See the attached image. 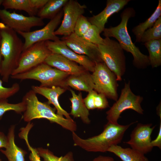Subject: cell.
<instances>
[{"label":"cell","instance_id":"obj_1","mask_svg":"<svg viewBox=\"0 0 161 161\" xmlns=\"http://www.w3.org/2000/svg\"><path fill=\"white\" fill-rule=\"evenodd\" d=\"M23 45L16 31L0 22V51L2 58L0 75L3 81H8L17 67Z\"/></svg>","mask_w":161,"mask_h":161},{"label":"cell","instance_id":"obj_2","mask_svg":"<svg viewBox=\"0 0 161 161\" xmlns=\"http://www.w3.org/2000/svg\"><path fill=\"white\" fill-rule=\"evenodd\" d=\"M136 122L123 125L108 122L102 133L86 139L80 138L75 132H72L74 145L88 152H106L112 146L120 143L126 130Z\"/></svg>","mask_w":161,"mask_h":161},{"label":"cell","instance_id":"obj_3","mask_svg":"<svg viewBox=\"0 0 161 161\" xmlns=\"http://www.w3.org/2000/svg\"><path fill=\"white\" fill-rule=\"evenodd\" d=\"M36 94L31 89L27 92L23 97L22 100L26 106L22 116L25 121L30 122L34 119H45L51 123L59 125L72 132L76 131L77 124L72 119L65 118L56 113L55 108L51 107L48 102L39 101Z\"/></svg>","mask_w":161,"mask_h":161},{"label":"cell","instance_id":"obj_4","mask_svg":"<svg viewBox=\"0 0 161 161\" xmlns=\"http://www.w3.org/2000/svg\"><path fill=\"white\" fill-rule=\"evenodd\" d=\"M135 15V12L133 8H126L121 14L120 23L115 27L105 28L103 35L105 37L115 38L123 50L132 54L134 66L138 69H143L150 65L148 56L142 53L132 42L127 29V24L129 19L134 17Z\"/></svg>","mask_w":161,"mask_h":161},{"label":"cell","instance_id":"obj_5","mask_svg":"<svg viewBox=\"0 0 161 161\" xmlns=\"http://www.w3.org/2000/svg\"><path fill=\"white\" fill-rule=\"evenodd\" d=\"M69 75L65 72L43 63L28 71L10 77L14 79L37 80L41 83L40 86L42 87L55 86L65 88L64 83Z\"/></svg>","mask_w":161,"mask_h":161},{"label":"cell","instance_id":"obj_6","mask_svg":"<svg viewBox=\"0 0 161 161\" xmlns=\"http://www.w3.org/2000/svg\"><path fill=\"white\" fill-rule=\"evenodd\" d=\"M97 46L102 61L115 75L117 80H121L126 70V57L119 43L105 37L103 44Z\"/></svg>","mask_w":161,"mask_h":161},{"label":"cell","instance_id":"obj_7","mask_svg":"<svg viewBox=\"0 0 161 161\" xmlns=\"http://www.w3.org/2000/svg\"><path fill=\"white\" fill-rule=\"evenodd\" d=\"M143 100L142 97L136 95L132 92L129 81L125 83L119 98L106 112L108 122L118 123L121 114L127 109H132L140 114H143L144 110L141 105Z\"/></svg>","mask_w":161,"mask_h":161},{"label":"cell","instance_id":"obj_8","mask_svg":"<svg viewBox=\"0 0 161 161\" xmlns=\"http://www.w3.org/2000/svg\"><path fill=\"white\" fill-rule=\"evenodd\" d=\"M92 74L94 84V90L104 95L107 98L115 101L118 98V84L115 75L103 62L95 63Z\"/></svg>","mask_w":161,"mask_h":161},{"label":"cell","instance_id":"obj_9","mask_svg":"<svg viewBox=\"0 0 161 161\" xmlns=\"http://www.w3.org/2000/svg\"><path fill=\"white\" fill-rule=\"evenodd\" d=\"M51 53L45 41L33 44L22 52L18 66L11 76L28 71L44 63L45 59Z\"/></svg>","mask_w":161,"mask_h":161},{"label":"cell","instance_id":"obj_10","mask_svg":"<svg viewBox=\"0 0 161 161\" xmlns=\"http://www.w3.org/2000/svg\"><path fill=\"white\" fill-rule=\"evenodd\" d=\"M63 16V11L62 9L42 28L28 32H17L24 39L23 51L38 42L47 41H54L60 39L55 35L54 32L61 22Z\"/></svg>","mask_w":161,"mask_h":161},{"label":"cell","instance_id":"obj_11","mask_svg":"<svg viewBox=\"0 0 161 161\" xmlns=\"http://www.w3.org/2000/svg\"><path fill=\"white\" fill-rule=\"evenodd\" d=\"M0 19L2 23L16 32H28L32 28L44 24L43 20L38 16H26L4 9L0 11Z\"/></svg>","mask_w":161,"mask_h":161},{"label":"cell","instance_id":"obj_12","mask_svg":"<svg viewBox=\"0 0 161 161\" xmlns=\"http://www.w3.org/2000/svg\"><path fill=\"white\" fill-rule=\"evenodd\" d=\"M87 8L77 0H68L63 7L64 18L59 27L55 31V35H69L74 32L76 23L79 18L84 14Z\"/></svg>","mask_w":161,"mask_h":161},{"label":"cell","instance_id":"obj_13","mask_svg":"<svg viewBox=\"0 0 161 161\" xmlns=\"http://www.w3.org/2000/svg\"><path fill=\"white\" fill-rule=\"evenodd\" d=\"M152 126L151 123L138 124L132 131L130 140L125 143L144 154L151 152L153 148L151 135L155 127Z\"/></svg>","mask_w":161,"mask_h":161},{"label":"cell","instance_id":"obj_14","mask_svg":"<svg viewBox=\"0 0 161 161\" xmlns=\"http://www.w3.org/2000/svg\"><path fill=\"white\" fill-rule=\"evenodd\" d=\"M46 45L52 53L61 54L67 59L83 66L87 71L93 72L95 63L88 57L78 54L71 49L65 42L60 40L45 41Z\"/></svg>","mask_w":161,"mask_h":161},{"label":"cell","instance_id":"obj_15","mask_svg":"<svg viewBox=\"0 0 161 161\" xmlns=\"http://www.w3.org/2000/svg\"><path fill=\"white\" fill-rule=\"evenodd\" d=\"M61 40L75 52L86 56L95 64L103 62L97 45L86 41L74 33L69 35L64 36Z\"/></svg>","mask_w":161,"mask_h":161},{"label":"cell","instance_id":"obj_16","mask_svg":"<svg viewBox=\"0 0 161 161\" xmlns=\"http://www.w3.org/2000/svg\"><path fill=\"white\" fill-rule=\"evenodd\" d=\"M130 0H107L106 7L101 12L88 18L90 24L96 26L100 33L103 32L109 18L121 10Z\"/></svg>","mask_w":161,"mask_h":161},{"label":"cell","instance_id":"obj_17","mask_svg":"<svg viewBox=\"0 0 161 161\" xmlns=\"http://www.w3.org/2000/svg\"><path fill=\"white\" fill-rule=\"evenodd\" d=\"M31 89L36 94L40 95L46 98L48 100V103L54 106L57 114L61 116H64L68 119H72L69 114L62 108L58 101L59 97L67 89L60 86L48 87L37 86H32Z\"/></svg>","mask_w":161,"mask_h":161},{"label":"cell","instance_id":"obj_18","mask_svg":"<svg viewBox=\"0 0 161 161\" xmlns=\"http://www.w3.org/2000/svg\"><path fill=\"white\" fill-rule=\"evenodd\" d=\"M44 63L69 75L75 74L86 70L82 66L57 53H51Z\"/></svg>","mask_w":161,"mask_h":161},{"label":"cell","instance_id":"obj_19","mask_svg":"<svg viewBox=\"0 0 161 161\" xmlns=\"http://www.w3.org/2000/svg\"><path fill=\"white\" fill-rule=\"evenodd\" d=\"M69 87L88 92L93 90L94 84L92 74L86 70L79 73L69 75L64 83L65 88L67 89Z\"/></svg>","mask_w":161,"mask_h":161},{"label":"cell","instance_id":"obj_20","mask_svg":"<svg viewBox=\"0 0 161 161\" xmlns=\"http://www.w3.org/2000/svg\"><path fill=\"white\" fill-rule=\"evenodd\" d=\"M15 125H13L9 128L7 136V146L5 149H1L0 151L6 157L8 161H25V157L27 152L18 146L15 142Z\"/></svg>","mask_w":161,"mask_h":161},{"label":"cell","instance_id":"obj_21","mask_svg":"<svg viewBox=\"0 0 161 161\" xmlns=\"http://www.w3.org/2000/svg\"><path fill=\"white\" fill-rule=\"evenodd\" d=\"M72 97L69 98L71 103V109L69 114L74 118L80 117L84 123L89 124L90 123L89 116V110L86 107L82 97V94L80 92L78 94L70 89Z\"/></svg>","mask_w":161,"mask_h":161},{"label":"cell","instance_id":"obj_22","mask_svg":"<svg viewBox=\"0 0 161 161\" xmlns=\"http://www.w3.org/2000/svg\"><path fill=\"white\" fill-rule=\"evenodd\" d=\"M107 151L114 154L122 161H149L144 154L131 148H123L118 145H113Z\"/></svg>","mask_w":161,"mask_h":161},{"label":"cell","instance_id":"obj_23","mask_svg":"<svg viewBox=\"0 0 161 161\" xmlns=\"http://www.w3.org/2000/svg\"><path fill=\"white\" fill-rule=\"evenodd\" d=\"M68 0H48L38 11V17L43 20L53 19L62 9Z\"/></svg>","mask_w":161,"mask_h":161},{"label":"cell","instance_id":"obj_24","mask_svg":"<svg viewBox=\"0 0 161 161\" xmlns=\"http://www.w3.org/2000/svg\"><path fill=\"white\" fill-rule=\"evenodd\" d=\"M161 15V0H159L158 4L154 13L144 22L140 23L133 27L132 31L136 37V42H140L143 33L151 27Z\"/></svg>","mask_w":161,"mask_h":161},{"label":"cell","instance_id":"obj_25","mask_svg":"<svg viewBox=\"0 0 161 161\" xmlns=\"http://www.w3.org/2000/svg\"><path fill=\"white\" fill-rule=\"evenodd\" d=\"M148 51L150 65L152 68L161 65V39L149 41L144 43Z\"/></svg>","mask_w":161,"mask_h":161},{"label":"cell","instance_id":"obj_26","mask_svg":"<svg viewBox=\"0 0 161 161\" xmlns=\"http://www.w3.org/2000/svg\"><path fill=\"white\" fill-rule=\"evenodd\" d=\"M2 5L4 9L23 10L30 16H35L38 11L31 6L29 0H4Z\"/></svg>","mask_w":161,"mask_h":161},{"label":"cell","instance_id":"obj_27","mask_svg":"<svg viewBox=\"0 0 161 161\" xmlns=\"http://www.w3.org/2000/svg\"><path fill=\"white\" fill-rule=\"evenodd\" d=\"M39 156L44 161H74L73 153L69 151L63 156L57 157L48 149L42 148H36Z\"/></svg>","mask_w":161,"mask_h":161},{"label":"cell","instance_id":"obj_28","mask_svg":"<svg viewBox=\"0 0 161 161\" xmlns=\"http://www.w3.org/2000/svg\"><path fill=\"white\" fill-rule=\"evenodd\" d=\"M161 39V16L153 26L143 34L140 42L145 43L149 41Z\"/></svg>","mask_w":161,"mask_h":161},{"label":"cell","instance_id":"obj_29","mask_svg":"<svg viewBox=\"0 0 161 161\" xmlns=\"http://www.w3.org/2000/svg\"><path fill=\"white\" fill-rule=\"evenodd\" d=\"M26 109V104L23 101L17 103H8V100H0V120L5 112L13 111L18 114L24 112Z\"/></svg>","mask_w":161,"mask_h":161},{"label":"cell","instance_id":"obj_30","mask_svg":"<svg viewBox=\"0 0 161 161\" xmlns=\"http://www.w3.org/2000/svg\"><path fill=\"white\" fill-rule=\"evenodd\" d=\"M98 28L95 25H92L86 32L82 37L86 41L97 45L104 43V38L100 36Z\"/></svg>","mask_w":161,"mask_h":161},{"label":"cell","instance_id":"obj_31","mask_svg":"<svg viewBox=\"0 0 161 161\" xmlns=\"http://www.w3.org/2000/svg\"><path fill=\"white\" fill-rule=\"evenodd\" d=\"M91 24L88 18L83 15L78 18L74 28V33L78 36L82 37L86 32Z\"/></svg>","mask_w":161,"mask_h":161},{"label":"cell","instance_id":"obj_32","mask_svg":"<svg viewBox=\"0 0 161 161\" xmlns=\"http://www.w3.org/2000/svg\"><path fill=\"white\" fill-rule=\"evenodd\" d=\"M3 81L0 79V100H8L19 90L20 87L17 83H13L11 86L5 87L2 85Z\"/></svg>","mask_w":161,"mask_h":161},{"label":"cell","instance_id":"obj_33","mask_svg":"<svg viewBox=\"0 0 161 161\" xmlns=\"http://www.w3.org/2000/svg\"><path fill=\"white\" fill-rule=\"evenodd\" d=\"M30 130L28 128H23L21 129V132L19 133V136L25 140L29 150L31 152L29 158L30 161H41L40 157L38 154L36 148H34L30 146L28 141L27 136Z\"/></svg>","mask_w":161,"mask_h":161},{"label":"cell","instance_id":"obj_34","mask_svg":"<svg viewBox=\"0 0 161 161\" xmlns=\"http://www.w3.org/2000/svg\"><path fill=\"white\" fill-rule=\"evenodd\" d=\"M95 109H103L109 107L107 97L104 94L96 92L94 98Z\"/></svg>","mask_w":161,"mask_h":161},{"label":"cell","instance_id":"obj_35","mask_svg":"<svg viewBox=\"0 0 161 161\" xmlns=\"http://www.w3.org/2000/svg\"><path fill=\"white\" fill-rule=\"evenodd\" d=\"M96 92L94 90L88 92L87 96L83 99L85 104L89 110L95 109L94 98Z\"/></svg>","mask_w":161,"mask_h":161},{"label":"cell","instance_id":"obj_36","mask_svg":"<svg viewBox=\"0 0 161 161\" xmlns=\"http://www.w3.org/2000/svg\"><path fill=\"white\" fill-rule=\"evenodd\" d=\"M48 0H29L31 6L33 8L38 10L46 4Z\"/></svg>","mask_w":161,"mask_h":161},{"label":"cell","instance_id":"obj_37","mask_svg":"<svg viewBox=\"0 0 161 161\" xmlns=\"http://www.w3.org/2000/svg\"><path fill=\"white\" fill-rule=\"evenodd\" d=\"M151 144L153 147L156 146L158 147L160 149L161 148V120L159 132L156 138L154 140H151Z\"/></svg>","mask_w":161,"mask_h":161},{"label":"cell","instance_id":"obj_38","mask_svg":"<svg viewBox=\"0 0 161 161\" xmlns=\"http://www.w3.org/2000/svg\"><path fill=\"white\" fill-rule=\"evenodd\" d=\"M8 143L7 136L4 134L0 131V149L5 148Z\"/></svg>","mask_w":161,"mask_h":161},{"label":"cell","instance_id":"obj_39","mask_svg":"<svg viewBox=\"0 0 161 161\" xmlns=\"http://www.w3.org/2000/svg\"><path fill=\"white\" fill-rule=\"evenodd\" d=\"M92 161H115L112 157L99 155L95 157Z\"/></svg>","mask_w":161,"mask_h":161},{"label":"cell","instance_id":"obj_40","mask_svg":"<svg viewBox=\"0 0 161 161\" xmlns=\"http://www.w3.org/2000/svg\"><path fill=\"white\" fill-rule=\"evenodd\" d=\"M157 114L160 117V119L161 120V103H160L157 106Z\"/></svg>","mask_w":161,"mask_h":161},{"label":"cell","instance_id":"obj_41","mask_svg":"<svg viewBox=\"0 0 161 161\" xmlns=\"http://www.w3.org/2000/svg\"><path fill=\"white\" fill-rule=\"evenodd\" d=\"M2 61V57L0 51V75L1 73V64Z\"/></svg>","mask_w":161,"mask_h":161},{"label":"cell","instance_id":"obj_42","mask_svg":"<svg viewBox=\"0 0 161 161\" xmlns=\"http://www.w3.org/2000/svg\"><path fill=\"white\" fill-rule=\"evenodd\" d=\"M4 0H0V11L1 10L0 9V7L1 5H2L3 2Z\"/></svg>","mask_w":161,"mask_h":161},{"label":"cell","instance_id":"obj_43","mask_svg":"<svg viewBox=\"0 0 161 161\" xmlns=\"http://www.w3.org/2000/svg\"><path fill=\"white\" fill-rule=\"evenodd\" d=\"M0 161H1V158L0 157Z\"/></svg>","mask_w":161,"mask_h":161}]
</instances>
